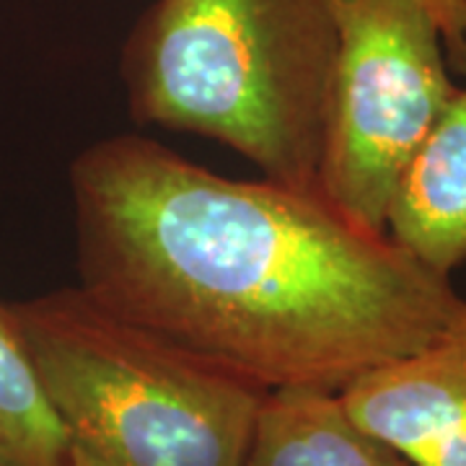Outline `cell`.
Instances as JSON below:
<instances>
[{"instance_id":"obj_1","label":"cell","mask_w":466,"mask_h":466,"mask_svg":"<svg viewBox=\"0 0 466 466\" xmlns=\"http://www.w3.org/2000/svg\"><path fill=\"white\" fill-rule=\"evenodd\" d=\"M70 198L84 293L267 391L339 394L466 306L319 189L231 179L140 135L86 148Z\"/></svg>"},{"instance_id":"obj_2","label":"cell","mask_w":466,"mask_h":466,"mask_svg":"<svg viewBox=\"0 0 466 466\" xmlns=\"http://www.w3.org/2000/svg\"><path fill=\"white\" fill-rule=\"evenodd\" d=\"M334 0H156L122 52L130 112L202 135L267 179L319 189Z\"/></svg>"},{"instance_id":"obj_6","label":"cell","mask_w":466,"mask_h":466,"mask_svg":"<svg viewBox=\"0 0 466 466\" xmlns=\"http://www.w3.org/2000/svg\"><path fill=\"white\" fill-rule=\"evenodd\" d=\"M386 233L438 275L466 262V88H456L404 168Z\"/></svg>"},{"instance_id":"obj_5","label":"cell","mask_w":466,"mask_h":466,"mask_svg":"<svg viewBox=\"0 0 466 466\" xmlns=\"http://www.w3.org/2000/svg\"><path fill=\"white\" fill-rule=\"evenodd\" d=\"M339 400L412 466H466V306L425 348L363 373Z\"/></svg>"},{"instance_id":"obj_4","label":"cell","mask_w":466,"mask_h":466,"mask_svg":"<svg viewBox=\"0 0 466 466\" xmlns=\"http://www.w3.org/2000/svg\"><path fill=\"white\" fill-rule=\"evenodd\" d=\"M334 21L319 192L386 231L401 174L459 86L422 0H334Z\"/></svg>"},{"instance_id":"obj_9","label":"cell","mask_w":466,"mask_h":466,"mask_svg":"<svg viewBox=\"0 0 466 466\" xmlns=\"http://www.w3.org/2000/svg\"><path fill=\"white\" fill-rule=\"evenodd\" d=\"M441 26L451 70L466 73V0H422Z\"/></svg>"},{"instance_id":"obj_8","label":"cell","mask_w":466,"mask_h":466,"mask_svg":"<svg viewBox=\"0 0 466 466\" xmlns=\"http://www.w3.org/2000/svg\"><path fill=\"white\" fill-rule=\"evenodd\" d=\"M0 466H70L63 425L45 397L14 303L0 300Z\"/></svg>"},{"instance_id":"obj_7","label":"cell","mask_w":466,"mask_h":466,"mask_svg":"<svg viewBox=\"0 0 466 466\" xmlns=\"http://www.w3.org/2000/svg\"><path fill=\"white\" fill-rule=\"evenodd\" d=\"M244 466H412L360 428L337 391H267Z\"/></svg>"},{"instance_id":"obj_3","label":"cell","mask_w":466,"mask_h":466,"mask_svg":"<svg viewBox=\"0 0 466 466\" xmlns=\"http://www.w3.org/2000/svg\"><path fill=\"white\" fill-rule=\"evenodd\" d=\"M70 466H244L267 389L78 285L14 303Z\"/></svg>"}]
</instances>
